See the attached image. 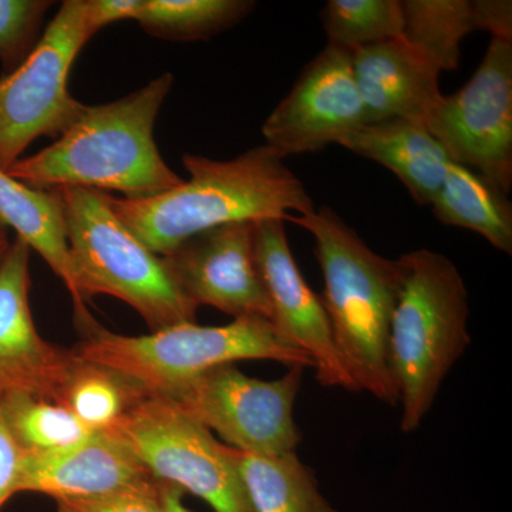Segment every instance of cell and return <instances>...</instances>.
Listing matches in <instances>:
<instances>
[{"label": "cell", "instance_id": "obj_21", "mask_svg": "<svg viewBox=\"0 0 512 512\" xmlns=\"http://www.w3.org/2000/svg\"><path fill=\"white\" fill-rule=\"evenodd\" d=\"M147 394L150 393L123 373L74 356L55 402L89 429L103 431L113 427Z\"/></svg>", "mask_w": 512, "mask_h": 512}, {"label": "cell", "instance_id": "obj_3", "mask_svg": "<svg viewBox=\"0 0 512 512\" xmlns=\"http://www.w3.org/2000/svg\"><path fill=\"white\" fill-rule=\"evenodd\" d=\"M285 221L306 229L315 241L325 284L320 298L333 343L357 389L397 406L389 362L390 323L400 286L397 259L367 247L332 208L288 215Z\"/></svg>", "mask_w": 512, "mask_h": 512}, {"label": "cell", "instance_id": "obj_26", "mask_svg": "<svg viewBox=\"0 0 512 512\" xmlns=\"http://www.w3.org/2000/svg\"><path fill=\"white\" fill-rule=\"evenodd\" d=\"M52 5L47 0H0V59L12 72L36 46L37 33Z\"/></svg>", "mask_w": 512, "mask_h": 512}, {"label": "cell", "instance_id": "obj_25", "mask_svg": "<svg viewBox=\"0 0 512 512\" xmlns=\"http://www.w3.org/2000/svg\"><path fill=\"white\" fill-rule=\"evenodd\" d=\"M320 19L328 46L350 52L403 35L400 0H329Z\"/></svg>", "mask_w": 512, "mask_h": 512}, {"label": "cell", "instance_id": "obj_9", "mask_svg": "<svg viewBox=\"0 0 512 512\" xmlns=\"http://www.w3.org/2000/svg\"><path fill=\"white\" fill-rule=\"evenodd\" d=\"M302 377L303 367L293 366L281 379H255L229 363L195 377L170 399L217 431L227 446L276 456L292 453L301 443L293 409Z\"/></svg>", "mask_w": 512, "mask_h": 512}, {"label": "cell", "instance_id": "obj_18", "mask_svg": "<svg viewBox=\"0 0 512 512\" xmlns=\"http://www.w3.org/2000/svg\"><path fill=\"white\" fill-rule=\"evenodd\" d=\"M339 146L392 171L419 205H431L451 163L421 121L365 124L343 138Z\"/></svg>", "mask_w": 512, "mask_h": 512}, {"label": "cell", "instance_id": "obj_28", "mask_svg": "<svg viewBox=\"0 0 512 512\" xmlns=\"http://www.w3.org/2000/svg\"><path fill=\"white\" fill-rule=\"evenodd\" d=\"M474 29L493 35V39L512 40L511 0H470Z\"/></svg>", "mask_w": 512, "mask_h": 512}, {"label": "cell", "instance_id": "obj_1", "mask_svg": "<svg viewBox=\"0 0 512 512\" xmlns=\"http://www.w3.org/2000/svg\"><path fill=\"white\" fill-rule=\"evenodd\" d=\"M190 180L147 198H114L110 205L121 222L150 251L165 256L210 229L315 211L311 195L285 158L258 146L234 160L218 161L185 154Z\"/></svg>", "mask_w": 512, "mask_h": 512}, {"label": "cell", "instance_id": "obj_27", "mask_svg": "<svg viewBox=\"0 0 512 512\" xmlns=\"http://www.w3.org/2000/svg\"><path fill=\"white\" fill-rule=\"evenodd\" d=\"M163 485L151 480L97 497L59 500L57 512H164Z\"/></svg>", "mask_w": 512, "mask_h": 512}, {"label": "cell", "instance_id": "obj_10", "mask_svg": "<svg viewBox=\"0 0 512 512\" xmlns=\"http://www.w3.org/2000/svg\"><path fill=\"white\" fill-rule=\"evenodd\" d=\"M424 126L451 163L512 188V40L493 39L463 89L441 97Z\"/></svg>", "mask_w": 512, "mask_h": 512}, {"label": "cell", "instance_id": "obj_24", "mask_svg": "<svg viewBox=\"0 0 512 512\" xmlns=\"http://www.w3.org/2000/svg\"><path fill=\"white\" fill-rule=\"evenodd\" d=\"M0 410L23 454L60 450L94 433L62 404L36 394L0 393Z\"/></svg>", "mask_w": 512, "mask_h": 512}, {"label": "cell", "instance_id": "obj_12", "mask_svg": "<svg viewBox=\"0 0 512 512\" xmlns=\"http://www.w3.org/2000/svg\"><path fill=\"white\" fill-rule=\"evenodd\" d=\"M254 256L271 303V322L282 338L312 360L322 386L359 392L333 343L322 298L306 284L296 265L285 221L255 222Z\"/></svg>", "mask_w": 512, "mask_h": 512}, {"label": "cell", "instance_id": "obj_4", "mask_svg": "<svg viewBox=\"0 0 512 512\" xmlns=\"http://www.w3.org/2000/svg\"><path fill=\"white\" fill-rule=\"evenodd\" d=\"M399 296L389 333V362L402 403L403 433L419 430L450 370L471 343L468 292L451 259L430 251L397 259Z\"/></svg>", "mask_w": 512, "mask_h": 512}, {"label": "cell", "instance_id": "obj_32", "mask_svg": "<svg viewBox=\"0 0 512 512\" xmlns=\"http://www.w3.org/2000/svg\"><path fill=\"white\" fill-rule=\"evenodd\" d=\"M10 242L8 235H6L5 227L0 225V265H2L3 259L8 254Z\"/></svg>", "mask_w": 512, "mask_h": 512}, {"label": "cell", "instance_id": "obj_19", "mask_svg": "<svg viewBox=\"0 0 512 512\" xmlns=\"http://www.w3.org/2000/svg\"><path fill=\"white\" fill-rule=\"evenodd\" d=\"M431 207L441 224L470 229L494 248L512 254L511 201L481 175L450 163Z\"/></svg>", "mask_w": 512, "mask_h": 512}, {"label": "cell", "instance_id": "obj_7", "mask_svg": "<svg viewBox=\"0 0 512 512\" xmlns=\"http://www.w3.org/2000/svg\"><path fill=\"white\" fill-rule=\"evenodd\" d=\"M163 483L205 501L214 512H252L234 448L173 399L147 394L109 430Z\"/></svg>", "mask_w": 512, "mask_h": 512}, {"label": "cell", "instance_id": "obj_31", "mask_svg": "<svg viewBox=\"0 0 512 512\" xmlns=\"http://www.w3.org/2000/svg\"><path fill=\"white\" fill-rule=\"evenodd\" d=\"M185 491L173 484L164 483L163 485V505L164 512H191L183 504V495Z\"/></svg>", "mask_w": 512, "mask_h": 512}, {"label": "cell", "instance_id": "obj_23", "mask_svg": "<svg viewBox=\"0 0 512 512\" xmlns=\"http://www.w3.org/2000/svg\"><path fill=\"white\" fill-rule=\"evenodd\" d=\"M249 0H140L133 19L148 35L168 40H205L247 18Z\"/></svg>", "mask_w": 512, "mask_h": 512}, {"label": "cell", "instance_id": "obj_29", "mask_svg": "<svg viewBox=\"0 0 512 512\" xmlns=\"http://www.w3.org/2000/svg\"><path fill=\"white\" fill-rule=\"evenodd\" d=\"M23 453L9 433L0 410V508L5 505L18 487L20 464Z\"/></svg>", "mask_w": 512, "mask_h": 512}, {"label": "cell", "instance_id": "obj_20", "mask_svg": "<svg viewBox=\"0 0 512 512\" xmlns=\"http://www.w3.org/2000/svg\"><path fill=\"white\" fill-rule=\"evenodd\" d=\"M234 458L252 512H339L296 451L261 456L234 448Z\"/></svg>", "mask_w": 512, "mask_h": 512}, {"label": "cell", "instance_id": "obj_17", "mask_svg": "<svg viewBox=\"0 0 512 512\" xmlns=\"http://www.w3.org/2000/svg\"><path fill=\"white\" fill-rule=\"evenodd\" d=\"M0 225L15 229L18 238L45 259L72 296L77 325L83 333L92 330L97 322L77 288L59 192L36 190L0 168Z\"/></svg>", "mask_w": 512, "mask_h": 512}, {"label": "cell", "instance_id": "obj_14", "mask_svg": "<svg viewBox=\"0 0 512 512\" xmlns=\"http://www.w3.org/2000/svg\"><path fill=\"white\" fill-rule=\"evenodd\" d=\"M30 249L16 237L0 265V393L55 402L74 355L37 332L30 311Z\"/></svg>", "mask_w": 512, "mask_h": 512}, {"label": "cell", "instance_id": "obj_30", "mask_svg": "<svg viewBox=\"0 0 512 512\" xmlns=\"http://www.w3.org/2000/svg\"><path fill=\"white\" fill-rule=\"evenodd\" d=\"M140 0H87V23L93 36L120 20L133 19Z\"/></svg>", "mask_w": 512, "mask_h": 512}, {"label": "cell", "instance_id": "obj_16", "mask_svg": "<svg viewBox=\"0 0 512 512\" xmlns=\"http://www.w3.org/2000/svg\"><path fill=\"white\" fill-rule=\"evenodd\" d=\"M352 66L366 124L424 123L443 97L441 73L403 37L352 50Z\"/></svg>", "mask_w": 512, "mask_h": 512}, {"label": "cell", "instance_id": "obj_22", "mask_svg": "<svg viewBox=\"0 0 512 512\" xmlns=\"http://www.w3.org/2000/svg\"><path fill=\"white\" fill-rule=\"evenodd\" d=\"M403 39L439 72L456 70L461 43L474 32L470 0H400Z\"/></svg>", "mask_w": 512, "mask_h": 512}, {"label": "cell", "instance_id": "obj_2", "mask_svg": "<svg viewBox=\"0 0 512 512\" xmlns=\"http://www.w3.org/2000/svg\"><path fill=\"white\" fill-rule=\"evenodd\" d=\"M174 77L153 82L111 103L86 106L52 146L22 157L6 173L36 190L79 187L147 198L178 187L183 178L161 157L154 124Z\"/></svg>", "mask_w": 512, "mask_h": 512}, {"label": "cell", "instance_id": "obj_13", "mask_svg": "<svg viewBox=\"0 0 512 512\" xmlns=\"http://www.w3.org/2000/svg\"><path fill=\"white\" fill-rule=\"evenodd\" d=\"M255 222L202 232L163 256L175 281L200 308L212 306L235 318L272 319L271 303L254 256Z\"/></svg>", "mask_w": 512, "mask_h": 512}, {"label": "cell", "instance_id": "obj_6", "mask_svg": "<svg viewBox=\"0 0 512 512\" xmlns=\"http://www.w3.org/2000/svg\"><path fill=\"white\" fill-rule=\"evenodd\" d=\"M62 197L67 244L84 301L97 295L120 299L153 332L195 323L198 306L175 281L163 256L150 251L121 222L106 192L67 187Z\"/></svg>", "mask_w": 512, "mask_h": 512}, {"label": "cell", "instance_id": "obj_8", "mask_svg": "<svg viewBox=\"0 0 512 512\" xmlns=\"http://www.w3.org/2000/svg\"><path fill=\"white\" fill-rule=\"evenodd\" d=\"M87 0H66L25 62L0 79V168L8 171L39 137L59 138L86 106L69 92V73L92 39Z\"/></svg>", "mask_w": 512, "mask_h": 512}, {"label": "cell", "instance_id": "obj_11", "mask_svg": "<svg viewBox=\"0 0 512 512\" xmlns=\"http://www.w3.org/2000/svg\"><path fill=\"white\" fill-rule=\"evenodd\" d=\"M352 52L326 46L262 127L266 146L282 158L318 153L365 126Z\"/></svg>", "mask_w": 512, "mask_h": 512}, {"label": "cell", "instance_id": "obj_5", "mask_svg": "<svg viewBox=\"0 0 512 512\" xmlns=\"http://www.w3.org/2000/svg\"><path fill=\"white\" fill-rule=\"evenodd\" d=\"M72 350L79 359L130 377L147 393L167 397L202 373L238 360L312 367V360L261 316H242L222 326L180 323L141 336L117 335L97 325Z\"/></svg>", "mask_w": 512, "mask_h": 512}, {"label": "cell", "instance_id": "obj_15", "mask_svg": "<svg viewBox=\"0 0 512 512\" xmlns=\"http://www.w3.org/2000/svg\"><path fill=\"white\" fill-rule=\"evenodd\" d=\"M156 480L136 454L110 431H94L73 446L23 454L16 493L59 500L89 498Z\"/></svg>", "mask_w": 512, "mask_h": 512}]
</instances>
